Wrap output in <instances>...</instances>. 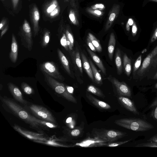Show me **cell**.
I'll return each instance as SVG.
<instances>
[{"mask_svg":"<svg viewBox=\"0 0 157 157\" xmlns=\"http://www.w3.org/2000/svg\"><path fill=\"white\" fill-rule=\"evenodd\" d=\"M115 123L123 128L136 132H144L154 128L150 123L140 118H121L116 120Z\"/></svg>","mask_w":157,"mask_h":157,"instance_id":"6da1fadb","label":"cell"},{"mask_svg":"<svg viewBox=\"0 0 157 157\" xmlns=\"http://www.w3.org/2000/svg\"><path fill=\"white\" fill-rule=\"evenodd\" d=\"M3 101L20 118L29 123L34 127L37 128L40 125L41 121L30 116L27 112L20 107L16 103L9 99H3Z\"/></svg>","mask_w":157,"mask_h":157,"instance_id":"7a4b0ae2","label":"cell"},{"mask_svg":"<svg viewBox=\"0 0 157 157\" xmlns=\"http://www.w3.org/2000/svg\"><path fill=\"white\" fill-rule=\"evenodd\" d=\"M45 78L46 82L58 94L63 96L68 100L76 103L75 98L68 92L64 85L57 81L45 73H44Z\"/></svg>","mask_w":157,"mask_h":157,"instance_id":"3957f363","label":"cell"},{"mask_svg":"<svg viewBox=\"0 0 157 157\" xmlns=\"http://www.w3.org/2000/svg\"><path fill=\"white\" fill-rule=\"evenodd\" d=\"M126 134L125 132L117 130L102 129L95 131L93 136L105 141L112 142L125 136Z\"/></svg>","mask_w":157,"mask_h":157,"instance_id":"277c9868","label":"cell"},{"mask_svg":"<svg viewBox=\"0 0 157 157\" xmlns=\"http://www.w3.org/2000/svg\"><path fill=\"white\" fill-rule=\"evenodd\" d=\"M20 35L22 45L30 51L32 48L33 40L31 27L26 20H24Z\"/></svg>","mask_w":157,"mask_h":157,"instance_id":"5b68a950","label":"cell"},{"mask_svg":"<svg viewBox=\"0 0 157 157\" xmlns=\"http://www.w3.org/2000/svg\"><path fill=\"white\" fill-rule=\"evenodd\" d=\"M157 65V45L144 60L138 71V75L142 76L151 67Z\"/></svg>","mask_w":157,"mask_h":157,"instance_id":"8992f818","label":"cell"},{"mask_svg":"<svg viewBox=\"0 0 157 157\" xmlns=\"http://www.w3.org/2000/svg\"><path fill=\"white\" fill-rule=\"evenodd\" d=\"M26 108L35 115L44 121L53 123L55 122L51 113L44 108L32 105L27 106Z\"/></svg>","mask_w":157,"mask_h":157,"instance_id":"52a82bcc","label":"cell"},{"mask_svg":"<svg viewBox=\"0 0 157 157\" xmlns=\"http://www.w3.org/2000/svg\"><path fill=\"white\" fill-rule=\"evenodd\" d=\"M115 86L117 92L120 96L131 97L132 93L130 88L124 82H121L114 77L110 75L107 78Z\"/></svg>","mask_w":157,"mask_h":157,"instance_id":"ba28073f","label":"cell"},{"mask_svg":"<svg viewBox=\"0 0 157 157\" xmlns=\"http://www.w3.org/2000/svg\"><path fill=\"white\" fill-rule=\"evenodd\" d=\"M41 70L55 79L60 80L63 79V77L58 71L55 64L52 62H45L40 65Z\"/></svg>","mask_w":157,"mask_h":157,"instance_id":"9c48e42d","label":"cell"},{"mask_svg":"<svg viewBox=\"0 0 157 157\" xmlns=\"http://www.w3.org/2000/svg\"><path fill=\"white\" fill-rule=\"evenodd\" d=\"M119 101L127 110L135 114L139 115L140 113L133 102L128 98L120 96L118 98Z\"/></svg>","mask_w":157,"mask_h":157,"instance_id":"30bf717a","label":"cell"},{"mask_svg":"<svg viewBox=\"0 0 157 157\" xmlns=\"http://www.w3.org/2000/svg\"><path fill=\"white\" fill-rule=\"evenodd\" d=\"M120 6L118 4L113 5L109 12V17L105 27V31H108L111 27L115 19L118 15L120 11Z\"/></svg>","mask_w":157,"mask_h":157,"instance_id":"8fae6325","label":"cell"},{"mask_svg":"<svg viewBox=\"0 0 157 157\" xmlns=\"http://www.w3.org/2000/svg\"><path fill=\"white\" fill-rule=\"evenodd\" d=\"M31 17L33 26L34 36L37 35L39 30V21L40 15L38 8L36 5L34 6L31 12Z\"/></svg>","mask_w":157,"mask_h":157,"instance_id":"7c38bea8","label":"cell"},{"mask_svg":"<svg viewBox=\"0 0 157 157\" xmlns=\"http://www.w3.org/2000/svg\"><path fill=\"white\" fill-rule=\"evenodd\" d=\"M86 97L90 102L99 109H109L111 108L109 104L98 100L89 93H86Z\"/></svg>","mask_w":157,"mask_h":157,"instance_id":"4fadbf2b","label":"cell"},{"mask_svg":"<svg viewBox=\"0 0 157 157\" xmlns=\"http://www.w3.org/2000/svg\"><path fill=\"white\" fill-rule=\"evenodd\" d=\"M18 56V45L15 36L13 34L12 35V43L11 51L9 57L11 62L15 63L17 61Z\"/></svg>","mask_w":157,"mask_h":157,"instance_id":"5bb4252c","label":"cell"},{"mask_svg":"<svg viewBox=\"0 0 157 157\" xmlns=\"http://www.w3.org/2000/svg\"><path fill=\"white\" fill-rule=\"evenodd\" d=\"M9 89L15 98L22 103H25L22 94L18 88L13 84L10 83L8 84Z\"/></svg>","mask_w":157,"mask_h":157,"instance_id":"9a60e30c","label":"cell"},{"mask_svg":"<svg viewBox=\"0 0 157 157\" xmlns=\"http://www.w3.org/2000/svg\"><path fill=\"white\" fill-rule=\"evenodd\" d=\"M83 67L90 78L93 82L94 81L91 68L89 62L86 56L82 52L81 53Z\"/></svg>","mask_w":157,"mask_h":157,"instance_id":"2e32d148","label":"cell"},{"mask_svg":"<svg viewBox=\"0 0 157 157\" xmlns=\"http://www.w3.org/2000/svg\"><path fill=\"white\" fill-rule=\"evenodd\" d=\"M87 50L93 60L97 65L102 72L106 74V70L100 58L90 49L87 48Z\"/></svg>","mask_w":157,"mask_h":157,"instance_id":"e0dca14e","label":"cell"},{"mask_svg":"<svg viewBox=\"0 0 157 157\" xmlns=\"http://www.w3.org/2000/svg\"><path fill=\"white\" fill-rule=\"evenodd\" d=\"M116 43V40L114 34L113 33H111L110 36L108 48L109 57L111 60L113 59Z\"/></svg>","mask_w":157,"mask_h":157,"instance_id":"ac0fdd59","label":"cell"},{"mask_svg":"<svg viewBox=\"0 0 157 157\" xmlns=\"http://www.w3.org/2000/svg\"><path fill=\"white\" fill-rule=\"evenodd\" d=\"M57 52L59 58L64 69L69 75H71V72L68 60L59 49L57 48Z\"/></svg>","mask_w":157,"mask_h":157,"instance_id":"d6986e66","label":"cell"},{"mask_svg":"<svg viewBox=\"0 0 157 157\" xmlns=\"http://www.w3.org/2000/svg\"><path fill=\"white\" fill-rule=\"evenodd\" d=\"M89 62L90 65L94 81L97 84L101 85L102 84V79L101 76L95 66L90 59H89Z\"/></svg>","mask_w":157,"mask_h":157,"instance_id":"ffe728a7","label":"cell"},{"mask_svg":"<svg viewBox=\"0 0 157 157\" xmlns=\"http://www.w3.org/2000/svg\"><path fill=\"white\" fill-rule=\"evenodd\" d=\"M71 56L75 64L77 67L80 72L82 74L83 71L81 61L79 52L78 48H76L75 50L72 52Z\"/></svg>","mask_w":157,"mask_h":157,"instance_id":"44dd1931","label":"cell"},{"mask_svg":"<svg viewBox=\"0 0 157 157\" xmlns=\"http://www.w3.org/2000/svg\"><path fill=\"white\" fill-rule=\"evenodd\" d=\"M115 61L117 73L120 75L122 72L123 66L120 50L118 48L116 52Z\"/></svg>","mask_w":157,"mask_h":157,"instance_id":"7402d4cb","label":"cell"},{"mask_svg":"<svg viewBox=\"0 0 157 157\" xmlns=\"http://www.w3.org/2000/svg\"><path fill=\"white\" fill-rule=\"evenodd\" d=\"M123 63L125 73L128 76H129L132 70L131 61L126 54L124 56Z\"/></svg>","mask_w":157,"mask_h":157,"instance_id":"603a6c76","label":"cell"},{"mask_svg":"<svg viewBox=\"0 0 157 157\" xmlns=\"http://www.w3.org/2000/svg\"><path fill=\"white\" fill-rule=\"evenodd\" d=\"M147 108L151 110V116L157 122V97L149 105Z\"/></svg>","mask_w":157,"mask_h":157,"instance_id":"cb8c5ba5","label":"cell"},{"mask_svg":"<svg viewBox=\"0 0 157 157\" xmlns=\"http://www.w3.org/2000/svg\"><path fill=\"white\" fill-rule=\"evenodd\" d=\"M59 36H60V40L61 44L67 51L69 50L67 43V36L65 33V30L61 28L59 32Z\"/></svg>","mask_w":157,"mask_h":157,"instance_id":"d4e9b609","label":"cell"},{"mask_svg":"<svg viewBox=\"0 0 157 157\" xmlns=\"http://www.w3.org/2000/svg\"><path fill=\"white\" fill-rule=\"evenodd\" d=\"M87 36L90 40L96 51L98 52H101L102 51V47L99 41L96 37L90 33H88Z\"/></svg>","mask_w":157,"mask_h":157,"instance_id":"484cf974","label":"cell"},{"mask_svg":"<svg viewBox=\"0 0 157 157\" xmlns=\"http://www.w3.org/2000/svg\"><path fill=\"white\" fill-rule=\"evenodd\" d=\"M88 92L91 93L98 97L104 98L105 96L102 91L99 89L92 85L89 86L87 89Z\"/></svg>","mask_w":157,"mask_h":157,"instance_id":"4316f807","label":"cell"},{"mask_svg":"<svg viewBox=\"0 0 157 157\" xmlns=\"http://www.w3.org/2000/svg\"><path fill=\"white\" fill-rule=\"evenodd\" d=\"M59 5L56 0H53L47 6L45 10L46 14L48 15L58 6Z\"/></svg>","mask_w":157,"mask_h":157,"instance_id":"83f0119b","label":"cell"},{"mask_svg":"<svg viewBox=\"0 0 157 157\" xmlns=\"http://www.w3.org/2000/svg\"><path fill=\"white\" fill-rule=\"evenodd\" d=\"M50 32L48 30L44 33L41 40V45L42 47H46L48 44L50 38Z\"/></svg>","mask_w":157,"mask_h":157,"instance_id":"f1b7e54d","label":"cell"},{"mask_svg":"<svg viewBox=\"0 0 157 157\" xmlns=\"http://www.w3.org/2000/svg\"><path fill=\"white\" fill-rule=\"evenodd\" d=\"M69 17L71 22L74 25H78V22L74 11L71 10L69 14Z\"/></svg>","mask_w":157,"mask_h":157,"instance_id":"f546056e","label":"cell"},{"mask_svg":"<svg viewBox=\"0 0 157 157\" xmlns=\"http://www.w3.org/2000/svg\"><path fill=\"white\" fill-rule=\"evenodd\" d=\"M65 33L67 36V40L70 41L71 46L73 47L74 44V37L70 28L67 26V27L65 29Z\"/></svg>","mask_w":157,"mask_h":157,"instance_id":"4dcf8cb0","label":"cell"},{"mask_svg":"<svg viewBox=\"0 0 157 157\" xmlns=\"http://www.w3.org/2000/svg\"><path fill=\"white\" fill-rule=\"evenodd\" d=\"M21 87L24 92L27 94H31L33 92V89L25 82H23L21 83Z\"/></svg>","mask_w":157,"mask_h":157,"instance_id":"1f68e13d","label":"cell"},{"mask_svg":"<svg viewBox=\"0 0 157 157\" xmlns=\"http://www.w3.org/2000/svg\"><path fill=\"white\" fill-rule=\"evenodd\" d=\"M136 147H157V143L153 142H148L138 144Z\"/></svg>","mask_w":157,"mask_h":157,"instance_id":"d6a6232c","label":"cell"},{"mask_svg":"<svg viewBox=\"0 0 157 157\" xmlns=\"http://www.w3.org/2000/svg\"><path fill=\"white\" fill-rule=\"evenodd\" d=\"M87 11L89 13L97 17L101 16L103 14V12L101 10L93 9L90 8H88Z\"/></svg>","mask_w":157,"mask_h":157,"instance_id":"836d02e7","label":"cell"},{"mask_svg":"<svg viewBox=\"0 0 157 157\" xmlns=\"http://www.w3.org/2000/svg\"><path fill=\"white\" fill-rule=\"evenodd\" d=\"M142 56L140 55L136 60L133 67V72L135 74L136 71L139 68L141 62Z\"/></svg>","mask_w":157,"mask_h":157,"instance_id":"e575fe53","label":"cell"},{"mask_svg":"<svg viewBox=\"0 0 157 157\" xmlns=\"http://www.w3.org/2000/svg\"><path fill=\"white\" fill-rule=\"evenodd\" d=\"M132 139H131L124 141H120L116 143H111L108 144L107 146L109 147H117L127 143L130 141Z\"/></svg>","mask_w":157,"mask_h":157,"instance_id":"d590c367","label":"cell"},{"mask_svg":"<svg viewBox=\"0 0 157 157\" xmlns=\"http://www.w3.org/2000/svg\"><path fill=\"white\" fill-rule=\"evenodd\" d=\"M90 8L93 9L102 11L105 9V6L103 4L97 3L91 6Z\"/></svg>","mask_w":157,"mask_h":157,"instance_id":"8d00e7d4","label":"cell"},{"mask_svg":"<svg viewBox=\"0 0 157 157\" xmlns=\"http://www.w3.org/2000/svg\"><path fill=\"white\" fill-rule=\"evenodd\" d=\"M60 12V8L58 6L48 15L51 18H53L58 15Z\"/></svg>","mask_w":157,"mask_h":157,"instance_id":"74e56055","label":"cell"},{"mask_svg":"<svg viewBox=\"0 0 157 157\" xmlns=\"http://www.w3.org/2000/svg\"><path fill=\"white\" fill-rule=\"evenodd\" d=\"M86 42L88 46L90 49L94 52H96V48L88 36L86 39Z\"/></svg>","mask_w":157,"mask_h":157,"instance_id":"f35d334b","label":"cell"},{"mask_svg":"<svg viewBox=\"0 0 157 157\" xmlns=\"http://www.w3.org/2000/svg\"><path fill=\"white\" fill-rule=\"evenodd\" d=\"M81 133V131L79 128H76L71 132V135L73 136H78Z\"/></svg>","mask_w":157,"mask_h":157,"instance_id":"ab89813d","label":"cell"},{"mask_svg":"<svg viewBox=\"0 0 157 157\" xmlns=\"http://www.w3.org/2000/svg\"><path fill=\"white\" fill-rule=\"evenodd\" d=\"M137 31V28L135 22H134L132 26V34L133 36H135L136 35Z\"/></svg>","mask_w":157,"mask_h":157,"instance_id":"60d3db41","label":"cell"},{"mask_svg":"<svg viewBox=\"0 0 157 157\" xmlns=\"http://www.w3.org/2000/svg\"><path fill=\"white\" fill-rule=\"evenodd\" d=\"M157 39V27L155 30L153 35L151 38V43L155 41Z\"/></svg>","mask_w":157,"mask_h":157,"instance_id":"b9f144b4","label":"cell"},{"mask_svg":"<svg viewBox=\"0 0 157 157\" xmlns=\"http://www.w3.org/2000/svg\"><path fill=\"white\" fill-rule=\"evenodd\" d=\"M147 142H153L157 143V133L147 140Z\"/></svg>","mask_w":157,"mask_h":157,"instance_id":"7bdbcfd3","label":"cell"},{"mask_svg":"<svg viewBox=\"0 0 157 157\" xmlns=\"http://www.w3.org/2000/svg\"><path fill=\"white\" fill-rule=\"evenodd\" d=\"M6 20L5 19L2 20L0 24V30H2L6 26Z\"/></svg>","mask_w":157,"mask_h":157,"instance_id":"ee69618b","label":"cell"},{"mask_svg":"<svg viewBox=\"0 0 157 157\" xmlns=\"http://www.w3.org/2000/svg\"><path fill=\"white\" fill-rule=\"evenodd\" d=\"M8 28V25L6 26L2 30L1 32L0 38H1L5 34L6 32L7 31Z\"/></svg>","mask_w":157,"mask_h":157,"instance_id":"f6af8a7d","label":"cell"},{"mask_svg":"<svg viewBox=\"0 0 157 157\" xmlns=\"http://www.w3.org/2000/svg\"><path fill=\"white\" fill-rule=\"evenodd\" d=\"M12 1L13 8L15 10L18 5L19 0H12Z\"/></svg>","mask_w":157,"mask_h":157,"instance_id":"bcb514c9","label":"cell"},{"mask_svg":"<svg viewBox=\"0 0 157 157\" xmlns=\"http://www.w3.org/2000/svg\"><path fill=\"white\" fill-rule=\"evenodd\" d=\"M127 22L130 26H131L133 24L134 21L132 19L130 18L128 19Z\"/></svg>","mask_w":157,"mask_h":157,"instance_id":"7dc6e473","label":"cell"},{"mask_svg":"<svg viewBox=\"0 0 157 157\" xmlns=\"http://www.w3.org/2000/svg\"><path fill=\"white\" fill-rule=\"evenodd\" d=\"M67 89L69 92L72 93L73 92V89L72 87L70 86H67Z\"/></svg>","mask_w":157,"mask_h":157,"instance_id":"c3c4849f","label":"cell"},{"mask_svg":"<svg viewBox=\"0 0 157 157\" xmlns=\"http://www.w3.org/2000/svg\"><path fill=\"white\" fill-rule=\"evenodd\" d=\"M45 124L47 126L50 128H53L55 127L54 125L50 123L45 122Z\"/></svg>","mask_w":157,"mask_h":157,"instance_id":"681fc988","label":"cell"},{"mask_svg":"<svg viewBox=\"0 0 157 157\" xmlns=\"http://www.w3.org/2000/svg\"><path fill=\"white\" fill-rule=\"evenodd\" d=\"M126 29L128 31H129L130 29V26L128 22H127L126 25Z\"/></svg>","mask_w":157,"mask_h":157,"instance_id":"f907efd6","label":"cell"},{"mask_svg":"<svg viewBox=\"0 0 157 157\" xmlns=\"http://www.w3.org/2000/svg\"><path fill=\"white\" fill-rule=\"evenodd\" d=\"M72 118L71 117L68 118L66 120V122L67 123H69L71 121Z\"/></svg>","mask_w":157,"mask_h":157,"instance_id":"816d5d0a","label":"cell"},{"mask_svg":"<svg viewBox=\"0 0 157 157\" xmlns=\"http://www.w3.org/2000/svg\"><path fill=\"white\" fill-rule=\"evenodd\" d=\"M153 79L155 80L157 79V71L154 76L153 77Z\"/></svg>","mask_w":157,"mask_h":157,"instance_id":"f5cc1de1","label":"cell"},{"mask_svg":"<svg viewBox=\"0 0 157 157\" xmlns=\"http://www.w3.org/2000/svg\"><path fill=\"white\" fill-rule=\"evenodd\" d=\"M155 88L156 89H157V83L155 84Z\"/></svg>","mask_w":157,"mask_h":157,"instance_id":"db71d44e","label":"cell"},{"mask_svg":"<svg viewBox=\"0 0 157 157\" xmlns=\"http://www.w3.org/2000/svg\"><path fill=\"white\" fill-rule=\"evenodd\" d=\"M151 1L155 2H157V0H149Z\"/></svg>","mask_w":157,"mask_h":157,"instance_id":"11a10c76","label":"cell"},{"mask_svg":"<svg viewBox=\"0 0 157 157\" xmlns=\"http://www.w3.org/2000/svg\"></svg>","mask_w":157,"mask_h":157,"instance_id":"9f6ffc18","label":"cell"}]
</instances>
